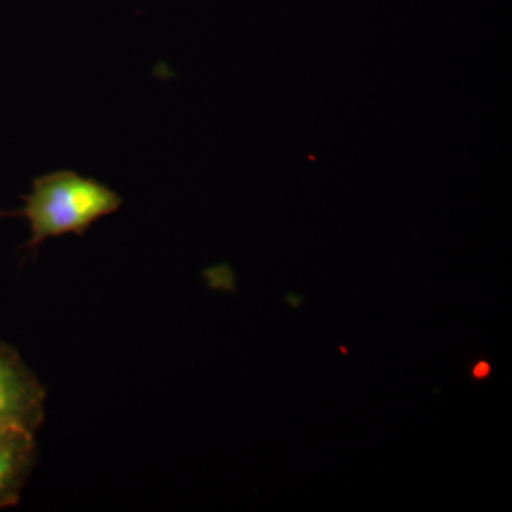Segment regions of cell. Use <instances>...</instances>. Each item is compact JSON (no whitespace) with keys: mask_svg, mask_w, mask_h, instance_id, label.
Listing matches in <instances>:
<instances>
[{"mask_svg":"<svg viewBox=\"0 0 512 512\" xmlns=\"http://www.w3.org/2000/svg\"><path fill=\"white\" fill-rule=\"evenodd\" d=\"M491 367L488 365L485 360H481L478 362L476 366L473 367V372H471V376L476 380H484L485 377L490 375Z\"/></svg>","mask_w":512,"mask_h":512,"instance_id":"4","label":"cell"},{"mask_svg":"<svg viewBox=\"0 0 512 512\" xmlns=\"http://www.w3.org/2000/svg\"><path fill=\"white\" fill-rule=\"evenodd\" d=\"M0 426H5V424H0Z\"/></svg>","mask_w":512,"mask_h":512,"instance_id":"5","label":"cell"},{"mask_svg":"<svg viewBox=\"0 0 512 512\" xmlns=\"http://www.w3.org/2000/svg\"><path fill=\"white\" fill-rule=\"evenodd\" d=\"M32 450L30 430L18 426H0V495L16 483Z\"/></svg>","mask_w":512,"mask_h":512,"instance_id":"3","label":"cell"},{"mask_svg":"<svg viewBox=\"0 0 512 512\" xmlns=\"http://www.w3.org/2000/svg\"><path fill=\"white\" fill-rule=\"evenodd\" d=\"M42 399L36 382L0 356V424L32 429L42 414Z\"/></svg>","mask_w":512,"mask_h":512,"instance_id":"2","label":"cell"},{"mask_svg":"<svg viewBox=\"0 0 512 512\" xmlns=\"http://www.w3.org/2000/svg\"><path fill=\"white\" fill-rule=\"evenodd\" d=\"M120 205L116 192L73 171L37 178L25 207L32 229L30 245L36 247L46 238L72 232L82 235L93 222L113 214Z\"/></svg>","mask_w":512,"mask_h":512,"instance_id":"1","label":"cell"}]
</instances>
